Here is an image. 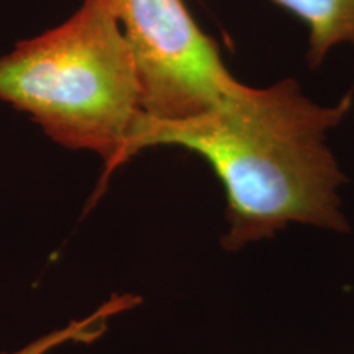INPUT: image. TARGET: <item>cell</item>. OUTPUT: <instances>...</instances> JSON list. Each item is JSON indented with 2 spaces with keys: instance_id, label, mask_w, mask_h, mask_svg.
I'll list each match as a JSON object with an SVG mask.
<instances>
[{
  "instance_id": "obj_1",
  "label": "cell",
  "mask_w": 354,
  "mask_h": 354,
  "mask_svg": "<svg viewBox=\"0 0 354 354\" xmlns=\"http://www.w3.org/2000/svg\"><path fill=\"white\" fill-rule=\"evenodd\" d=\"M351 107L310 100L292 79L246 87L240 97L185 120L141 113L127 161L156 146H177L205 159L227 196L228 251L272 238L289 223L346 232L338 189L343 174L326 135Z\"/></svg>"
},
{
  "instance_id": "obj_2",
  "label": "cell",
  "mask_w": 354,
  "mask_h": 354,
  "mask_svg": "<svg viewBox=\"0 0 354 354\" xmlns=\"http://www.w3.org/2000/svg\"><path fill=\"white\" fill-rule=\"evenodd\" d=\"M0 100L48 138L102 158L105 179L127 162L141 113L135 63L105 0H82L68 20L0 53Z\"/></svg>"
},
{
  "instance_id": "obj_3",
  "label": "cell",
  "mask_w": 354,
  "mask_h": 354,
  "mask_svg": "<svg viewBox=\"0 0 354 354\" xmlns=\"http://www.w3.org/2000/svg\"><path fill=\"white\" fill-rule=\"evenodd\" d=\"M130 48L141 112L185 120L228 104L246 91L227 69L184 0H105Z\"/></svg>"
},
{
  "instance_id": "obj_4",
  "label": "cell",
  "mask_w": 354,
  "mask_h": 354,
  "mask_svg": "<svg viewBox=\"0 0 354 354\" xmlns=\"http://www.w3.org/2000/svg\"><path fill=\"white\" fill-rule=\"evenodd\" d=\"M308 26V64H322L338 44L354 46V0H274Z\"/></svg>"
},
{
  "instance_id": "obj_5",
  "label": "cell",
  "mask_w": 354,
  "mask_h": 354,
  "mask_svg": "<svg viewBox=\"0 0 354 354\" xmlns=\"http://www.w3.org/2000/svg\"><path fill=\"white\" fill-rule=\"evenodd\" d=\"M138 304L140 299L135 297V295L115 294L84 318L69 322L68 325L61 326V328L39 336V338L33 339L32 343L21 346L20 349L2 354H50L55 349L69 343H92L107 331V326L112 318L120 315L123 312H128Z\"/></svg>"
}]
</instances>
